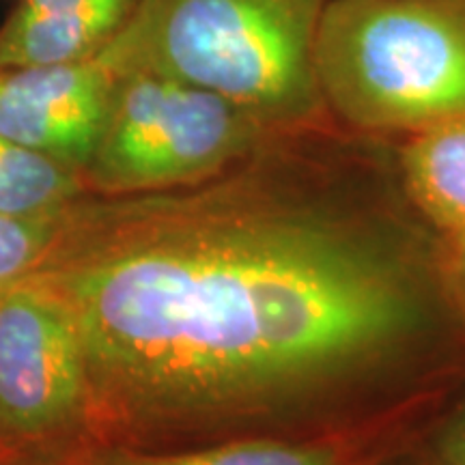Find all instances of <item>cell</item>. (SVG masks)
<instances>
[{
    "mask_svg": "<svg viewBox=\"0 0 465 465\" xmlns=\"http://www.w3.org/2000/svg\"><path fill=\"white\" fill-rule=\"evenodd\" d=\"M416 465H465V399L441 410L411 450Z\"/></svg>",
    "mask_w": 465,
    "mask_h": 465,
    "instance_id": "12",
    "label": "cell"
},
{
    "mask_svg": "<svg viewBox=\"0 0 465 465\" xmlns=\"http://www.w3.org/2000/svg\"><path fill=\"white\" fill-rule=\"evenodd\" d=\"M449 257H450V270H452V278H455L457 291L465 302V248H459V250L449 248Z\"/></svg>",
    "mask_w": 465,
    "mask_h": 465,
    "instance_id": "13",
    "label": "cell"
},
{
    "mask_svg": "<svg viewBox=\"0 0 465 465\" xmlns=\"http://www.w3.org/2000/svg\"><path fill=\"white\" fill-rule=\"evenodd\" d=\"M84 194L83 173L0 136V213H58Z\"/></svg>",
    "mask_w": 465,
    "mask_h": 465,
    "instance_id": "10",
    "label": "cell"
},
{
    "mask_svg": "<svg viewBox=\"0 0 465 465\" xmlns=\"http://www.w3.org/2000/svg\"><path fill=\"white\" fill-rule=\"evenodd\" d=\"M33 281L83 341L91 420L141 440L339 431L465 375L449 246L394 141L332 119L272 130L201 182L89 192Z\"/></svg>",
    "mask_w": 465,
    "mask_h": 465,
    "instance_id": "1",
    "label": "cell"
},
{
    "mask_svg": "<svg viewBox=\"0 0 465 465\" xmlns=\"http://www.w3.org/2000/svg\"><path fill=\"white\" fill-rule=\"evenodd\" d=\"M143 0H17L0 25V69L93 58L127 26Z\"/></svg>",
    "mask_w": 465,
    "mask_h": 465,
    "instance_id": "8",
    "label": "cell"
},
{
    "mask_svg": "<svg viewBox=\"0 0 465 465\" xmlns=\"http://www.w3.org/2000/svg\"><path fill=\"white\" fill-rule=\"evenodd\" d=\"M315 78L336 125L383 141L465 113V0H328Z\"/></svg>",
    "mask_w": 465,
    "mask_h": 465,
    "instance_id": "3",
    "label": "cell"
},
{
    "mask_svg": "<svg viewBox=\"0 0 465 465\" xmlns=\"http://www.w3.org/2000/svg\"><path fill=\"white\" fill-rule=\"evenodd\" d=\"M270 132L216 93L155 69H130L121 72L83 177L91 194L177 188L224 171Z\"/></svg>",
    "mask_w": 465,
    "mask_h": 465,
    "instance_id": "4",
    "label": "cell"
},
{
    "mask_svg": "<svg viewBox=\"0 0 465 465\" xmlns=\"http://www.w3.org/2000/svg\"><path fill=\"white\" fill-rule=\"evenodd\" d=\"M328 0H143L104 48L119 72L155 69L216 93L270 130L328 121L315 39Z\"/></svg>",
    "mask_w": 465,
    "mask_h": 465,
    "instance_id": "2",
    "label": "cell"
},
{
    "mask_svg": "<svg viewBox=\"0 0 465 465\" xmlns=\"http://www.w3.org/2000/svg\"><path fill=\"white\" fill-rule=\"evenodd\" d=\"M65 209L45 216L0 213V293L33 278L63 229Z\"/></svg>",
    "mask_w": 465,
    "mask_h": 465,
    "instance_id": "11",
    "label": "cell"
},
{
    "mask_svg": "<svg viewBox=\"0 0 465 465\" xmlns=\"http://www.w3.org/2000/svg\"><path fill=\"white\" fill-rule=\"evenodd\" d=\"M391 465H416V461H414V457H411V452H410V455L397 459V461H392Z\"/></svg>",
    "mask_w": 465,
    "mask_h": 465,
    "instance_id": "14",
    "label": "cell"
},
{
    "mask_svg": "<svg viewBox=\"0 0 465 465\" xmlns=\"http://www.w3.org/2000/svg\"><path fill=\"white\" fill-rule=\"evenodd\" d=\"M407 199L452 250L465 248V113L394 141Z\"/></svg>",
    "mask_w": 465,
    "mask_h": 465,
    "instance_id": "9",
    "label": "cell"
},
{
    "mask_svg": "<svg viewBox=\"0 0 465 465\" xmlns=\"http://www.w3.org/2000/svg\"><path fill=\"white\" fill-rule=\"evenodd\" d=\"M119 80L121 72L104 54L0 69V136L83 173L106 127Z\"/></svg>",
    "mask_w": 465,
    "mask_h": 465,
    "instance_id": "7",
    "label": "cell"
},
{
    "mask_svg": "<svg viewBox=\"0 0 465 465\" xmlns=\"http://www.w3.org/2000/svg\"><path fill=\"white\" fill-rule=\"evenodd\" d=\"M441 410L440 401H424L339 431L252 435L166 450L116 441L84 450L72 465H391L414 450Z\"/></svg>",
    "mask_w": 465,
    "mask_h": 465,
    "instance_id": "6",
    "label": "cell"
},
{
    "mask_svg": "<svg viewBox=\"0 0 465 465\" xmlns=\"http://www.w3.org/2000/svg\"><path fill=\"white\" fill-rule=\"evenodd\" d=\"M91 420L83 341L33 278L0 293V446L61 438Z\"/></svg>",
    "mask_w": 465,
    "mask_h": 465,
    "instance_id": "5",
    "label": "cell"
}]
</instances>
